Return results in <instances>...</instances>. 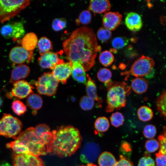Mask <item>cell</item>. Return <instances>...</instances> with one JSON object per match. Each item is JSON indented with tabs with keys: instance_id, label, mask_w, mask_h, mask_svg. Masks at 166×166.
<instances>
[{
	"instance_id": "cell-1",
	"label": "cell",
	"mask_w": 166,
	"mask_h": 166,
	"mask_svg": "<svg viewBox=\"0 0 166 166\" xmlns=\"http://www.w3.org/2000/svg\"><path fill=\"white\" fill-rule=\"evenodd\" d=\"M62 45L68 61L80 63L85 72L94 66L97 53L101 49L93 30L85 26L74 30Z\"/></svg>"
},
{
	"instance_id": "cell-2",
	"label": "cell",
	"mask_w": 166,
	"mask_h": 166,
	"mask_svg": "<svg viewBox=\"0 0 166 166\" xmlns=\"http://www.w3.org/2000/svg\"><path fill=\"white\" fill-rule=\"evenodd\" d=\"M52 132L53 137L47 153L66 157L73 154L80 147L81 137L77 128L70 125L62 126Z\"/></svg>"
},
{
	"instance_id": "cell-3",
	"label": "cell",
	"mask_w": 166,
	"mask_h": 166,
	"mask_svg": "<svg viewBox=\"0 0 166 166\" xmlns=\"http://www.w3.org/2000/svg\"><path fill=\"white\" fill-rule=\"evenodd\" d=\"M107 88V102L105 111L113 112L124 107L126 97L131 93L130 87L124 81H113L111 80L105 84Z\"/></svg>"
},
{
	"instance_id": "cell-4",
	"label": "cell",
	"mask_w": 166,
	"mask_h": 166,
	"mask_svg": "<svg viewBox=\"0 0 166 166\" xmlns=\"http://www.w3.org/2000/svg\"><path fill=\"white\" fill-rule=\"evenodd\" d=\"M16 139L21 141L27 147L30 154L38 157L47 153L45 144L37 135L33 127H30L21 132Z\"/></svg>"
},
{
	"instance_id": "cell-5",
	"label": "cell",
	"mask_w": 166,
	"mask_h": 166,
	"mask_svg": "<svg viewBox=\"0 0 166 166\" xmlns=\"http://www.w3.org/2000/svg\"><path fill=\"white\" fill-rule=\"evenodd\" d=\"M30 0H0V22L16 16L29 5Z\"/></svg>"
},
{
	"instance_id": "cell-6",
	"label": "cell",
	"mask_w": 166,
	"mask_h": 166,
	"mask_svg": "<svg viewBox=\"0 0 166 166\" xmlns=\"http://www.w3.org/2000/svg\"><path fill=\"white\" fill-rule=\"evenodd\" d=\"M22 126V122L17 117L4 113L0 120V135L15 139Z\"/></svg>"
},
{
	"instance_id": "cell-7",
	"label": "cell",
	"mask_w": 166,
	"mask_h": 166,
	"mask_svg": "<svg viewBox=\"0 0 166 166\" xmlns=\"http://www.w3.org/2000/svg\"><path fill=\"white\" fill-rule=\"evenodd\" d=\"M154 65L152 58L143 55L133 63L128 72L136 77H148L152 73Z\"/></svg>"
},
{
	"instance_id": "cell-8",
	"label": "cell",
	"mask_w": 166,
	"mask_h": 166,
	"mask_svg": "<svg viewBox=\"0 0 166 166\" xmlns=\"http://www.w3.org/2000/svg\"><path fill=\"white\" fill-rule=\"evenodd\" d=\"M58 82L52 73H45L35 81V85L39 93L51 96L56 93Z\"/></svg>"
},
{
	"instance_id": "cell-9",
	"label": "cell",
	"mask_w": 166,
	"mask_h": 166,
	"mask_svg": "<svg viewBox=\"0 0 166 166\" xmlns=\"http://www.w3.org/2000/svg\"><path fill=\"white\" fill-rule=\"evenodd\" d=\"M0 33L5 38H12L16 41L23 37L25 30L23 23L19 22L4 25L1 29Z\"/></svg>"
},
{
	"instance_id": "cell-10",
	"label": "cell",
	"mask_w": 166,
	"mask_h": 166,
	"mask_svg": "<svg viewBox=\"0 0 166 166\" xmlns=\"http://www.w3.org/2000/svg\"><path fill=\"white\" fill-rule=\"evenodd\" d=\"M100 152V148L97 144L94 142L87 143L81 149L80 159L84 163L92 164L97 160Z\"/></svg>"
},
{
	"instance_id": "cell-11",
	"label": "cell",
	"mask_w": 166,
	"mask_h": 166,
	"mask_svg": "<svg viewBox=\"0 0 166 166\" xmlns=\"http://www.w3.org/2000/svg\"><path fill=\"white\" fill-rule=\"evenodd\" d=\"M14 166H44L38 157L30 154H16L13 156Z\"/></svg>"
},
{
	"instance_id": "cell-12",
	"label": "cell",
	"mask_w": 166,
	"mask_h": 166,
	"mask_svg": "<svg viewBox=\"0 0 166 166\" xmlns=\"http://www.w3.org/2000/svg\"><path fill=\"white\" fill-rule=\"evenodd\" d=\"M33 51H28L22 46H17L10 50L9 57L10 60L15 64H21L27 60L30 62L32 59Z\"/></svg>"
},
{
	"instance_id": "cell-13",
	"label": "cell",
	"mask_w": 166,
	"mask_h": 166,
	"mask_svg": "<svg viewBox=\"0 0 166 166\" xmlns=\"http://www.w3.org/2000/svg\"><path fill=\"white\" fill-rule=\"evenodd\" d=\"M34 88L33 86L27 81L20 80L13 83L10 95L11 96L19 99H23L33 93Z\"/></svg>"
},
{
	"instance_id": "cell-14",
	"label": "cell",
	"mask_w": 166,
	"mask_h": 166,
	"mask_svg": "<svg viewBox=\"0 0 166 166\" xmlns=\"http://www.w3.org/2000/svg\"><path fill=\"white\" fill-rule=\"evenodd\" d=\"M72 66L71 63L64 62L57 65L51 73L58 82L65 84L71 74Z\"/></svg>"
},
{
	"instance_id": "cell-15",
	"label": "cell",
	"mask_w": 166,
	"mask_h": 166,
	"mask_svg": "<svg viewBox=\"0 0 166 166\" xmlns=\"http://www.w3.org/2000/svg\"><path fill=\"white\" fill-rule=\"evenodd\" d=\"M38 62L42 68L52 70L57 65L64 62L63 59L59 58L57 53L50 51L41 55Z\"/></svg>"
},
{
	"instance_id": "cell-16",
	"label": "cell",
	"mask_w": 166,
	"mask_h": 166,
	"mask_svg": "<svg viewBox=\"0 0 166 166\" xmlns=\"http://www.w3.org/2000/svg\"><path fill=\"white\" fill-rule=\"evenodd\" d=\"M122 18V15L118 12H105L102 18L104 27L110 31L115 30L120 25Z\"/></svg>"
},
{
	"instance_id": "cell-17",
	"label": "cell",
	"mask_w": 166,
	"mask_h": 166,
	"mask_svg": "<svg viewBox=\"0 0 166 166\" xmlns=\"http://www.w3.org/2000/svg\"><path fill=\"white\" fill-rule=\"evenodd\" d=\"M125 23L129 30L133 32L139 30L143 25L141 16L137 13L134 12L129 13L127 15Z\"/></svg>"
},
{
	"instance_id": "cell-18",
	"label": "cell",
	"mask_w": 166,
	"mask_h": 166,
	"mask_svg": "<svg viewBox=\"0 0 166 166\" xmlns=\"http://www.w3.org/2000/svg\"><path fill=\"white\" fill-rule=\"evenodd\" d=\"M30 70L29 67L24 64L18 65L12 70L11 75L10 82L12 84L27 77Z\"/></svg>"
},
{
	"instance_id": "cell-19",
	"label": "cell",
	"mask_w": 166,
	"mask_h": 166,
	"mask_svg": "<svg viewBox=\"0 0 166 166\" xmlns=\"http://www.w3.org/2000/svg\"><path fill=\"white\" fill-rule=\"evenodd\" d=\"M111 7L108 0H92L89 2L88 9L94 13L101 14L109 11Z\"/></svg>"
},
{
	"instance_id": "cell-20",
	"label": "cell",
	"mask_w": 166,
	"mask_h": 166,
	"mask_svg": "<svg viewBox=\"0 0 166 166\" xmlns=\"http://www.w3.org/2000/svg\"><path fill=\"white\" fill-rule=\"evenodd\" d=\"M85 72L84 68L80 63L75 62L72 63L71 74L75 81L86 84L87 78Z\"/></svg>"
},
{
	"instance_id": "cell-21",
	"label": "cell",
	"mask_w": 166,
	"mask_h": 166,
	"mask_svg": "<svg viewBox=\"0 0 166 166\" xmlns=\"http://www.w3.org/2000/svg\"><path fill=\"white\" fill-rule=\"evenodd\" d=\"M38 42V38L34 33L26 34L21 41L22 46L28 51H32L36 47Z\"/></svg>"
},
{
	"instance_id": "cell-22",
	"label": "cell",
	"mask_w": 166,
	"mask_h": 166,
	"mask_svg": "<svg viewBox=\"0 0 166 166\" xmlns=\"http://www.w3.org/2000/svg\"><path fill=\"white\" fill-rule=\"evenodd\" d=\"M149 83L143 77H136L133 79L131 82V87L135 93L141 94L146 92L148 90Z\"/></svg>"
},
{
	"instance_id": "cell-23",
	"label": "cell",
	"mask_w": 166,
	"mask_h": 166,
	"mask_svg": "<svg viewBox=\"0 0 166 166\" xmlns=\"http://www.w3.org/2000/svg\"><path fill=\"white\" fill-rule=\"evenodd\" d=\"M26 104L33 110L32 113L35 115L36 114L37 111L40 109L42 106V99L39 95L32 93L28 97Z\"/></svg>"
},
{
	"instance_id": "cell-24",
	"label": "cell",
	"mask_w": 166,
	"mask_h": 166,
	"mask_svg": "<svg viewBox=\"0 0 166 166\" xmlns=\"http://www.w3.org/2000/svg\"><path fill=\"white\" fill-rule=\"evenodd\" d=\"M87 75V82L86 84V92L87 96L94 101L99 103L102 102V100L98 96L97 91V88L95 81L92 80L88 74Z\"/></svg>"
},
{
	"instance_id": "cell-25",
	"label": "cell",
	"mask_w": 166,
	"mask_h": 166,
	"mask_svg": "<svg viewBox=\"0 0 166 166\" xmlns=\"http://www.w3.org/2000/svg\"><path fill=\"white\" fill-rule=\"evenodd\" d=\"M7 148L12 149L16 154H30L28 148L19 140L16 139L14 141L7 143Z\"/></svg>"
},
{
	"instance_id": "cell-26",
	"label": "cell",
	"mask_w": 166,
	"mask_h": 166,
	"mask_svg": "<svg viewBox=\"0 0 166 166\" xmlns=\"http://www.w3.org/2000/svg\"><path fill=\"white\" fill-rule=\"evenodd\" d=\"M117 162L113 155L107 152L102 153L99 156L98 159L99 166H115Z\"/></svg>"
},
{
	"instance_id": "cell-27",
	"label": "cell",
	"mask_w": 166,
	"mask_h": 166,
	"mask_svg": "<svg viewBox=\"0 0 166 166\" xmlns=\"http://www.w3.org/2000/svg\"><path fill=\"white\" fill-rule=\"evenodd\" d=\"M157 110L166 120V90L163 91L156 101Z\"/></svg>"
},
{
	"instance_id": "cell-28",
	"label": "cell",
	"mask_w": 166,
	"mask_h": 166,
	"mask_svg": "<svg viewBox=\"0 0 166 166\" xmlns=\"http://www.w3.org/2000/svg\"><path fill=\"white\" fill-rule=\"evenodd\" d=\"M137 115L140 120L146 122L149 121L152 119L153 113L150 108L145 105H143L140 106L138 109Z\"/></svg>"
},
{
	"instance_id": "cell-29",
	"label": "cell",
	"mask_w": 166,
	"mask_h": 166,
	"mask_svg": "<svg viewBox=\"0 0 166 166\" xmlns=\"http://www.w3.org/2000/svg\"><path fill=\"white\" fill-rule=\"evenodd\" d=\"M37 45L38 50L41 55L49 52L53 49L51 42L45 37L41 38L38 41Z\"/></svg>"
},
{
	"instance_id": "cell-30",
	"label": "cell",
	"mask_w": 166,
	"mask_h": 166,
	"mask_svg": "<svg viewBox=\"0 0 166 166\" xmlns=\"http://www.w3.org/2000/svg\"><path fill=\"white\" fill-rule=\"evenodd\" d=\"M109 120L105 117H98L94 123V127L96 130L100 132L107 131L109 128Z\"/></svg>"
},
{
	"instance_id": "cell-31",
	"label": "cell",
	"mask_w": 166,
	"mask_h": 166,
	"mask_svg": "<svg viewBox=\"0 0 166 166\" xmlns=\"http://www.w3.org/2000/svg\"><path fill=\"white\" fill-rule=\"evenodd\" d=\"M99 59L100 63L103 65L107 67L113 63L114 60V57L111 52L105 50L100 54Z\"/></svg>"
},
{
	"instance_id": "cell-32",
	"label": "cell",
	"mask_w": 166,
	"mask_h": 166,
	"mask_svg": "<svg viewBox=\"0 0 166 166\" xmlns=\"http://www.w3.org/2000/svg\"><path fill=\"white\" fill-rule=\"evenodd\" d=\"M92 19V15L90 10L88 9L82 11L79 14L78 18L76 20V24L87 25L90 23Z\"/></svg>"
},
{
	"instance_id": "cell-33",
	"label": "cell",
	"mask_w": 166,
	"mask_h": 166,
	"mask_svg": "<svg viewBox=\"0 0 166 166\" xmlns=\"http://www.w3.org/2000/svg\"><path fill=\"white\" fill-rule=\"evenodd\" d=\"M97 77L100 82L105 84L111 80L112 73L110 70L108 69L101 68L97 73Z\"/></svg>"
},
{
	"instance_id": "cell-34",
	"label": "cell",
	"mask_w": 166,
	"mask_h": 166,
	"mask_svg": "<svg viewBox=\"0 0 166 166\" xmlns=\"http://www.w3.org/2000/svg\"><path fill=\"white\" fill-rule=\"evenodd\" d=\"M94 101L88 96H84L82 97L79 101L81 108L85 111L91 109L94 107Z\"/></svg>"
},
{
	"instance_id": "cell-35",
	"label": "cell",
	"mask_w": 166,
	"mask_h": 166,
	"mask_svg": "<svg viewBox=\"0 0 166 166\" xmlns=\"http://www.w3.org/2000/svg\"><path fill=\"white\" fill-rule=\"evenodd\" d=\"M11 108L13 112L18 116L23 115L26 111V107L24 103L19 100L14 101Z\"/></svg>"
},
{
	"instance_id": "cell-36",
	"label": "cell",
	"mask_w": 166,
	"mask_h": 166,
	"mask_svg": "<svg viewBox=\"0 0 166 166\" xmlns=\"http://www.w3.org/2000/svg\"><path fill=\"white\" fill-rule=\"evenodd\" d=\"M112 36L111 31L104 27L99 29L97 32V36L98 39L102 43L107 42Z\"/></svg>"
},
{
	"instance_id": "cell-37",
	"label": "cell",
	"mask_w": 166,
	"mask_h": 166,
	"mask_svg": "<svg viewBox=\"0 0 166 166\" xmlns=\"http://www.w3.org/2000/svg\"><path fill=\"white\" fill-rule=\"evenodd\" d=\"M110 119L112 125L115 127H118L122 125L124 121V116L119 112L113 113L110 116Z\"/></svg>"
},
{
	"instance_id": "cell-38",
	"label": "cell",
	"mask_w": 166,
	"mask_h": 166,
	"mask_svg": "<svg viewBox=\"0 0 166 166\" xmlns=\"http://www.w3.org/2000/svg\"><path fill=\"white\" fill-rule=\"evenodd\" d=\"M129 42L128 38L125 37H118L112 40V45L115 49H120L126 45Z\"/></svg>"
},
{
	"instance_id": "cell-39",
	"label": "cell",
	"mask_w": 166,
	"mask_h": 166,
	"mask_svg": "<svg viewBox=\"0 0 166 166\" xmlns=\"http://www.w3.org/2000/svg\"><path fill=\"white\" fill-rule=\"evenodd\" d=\"M67 21L63 18L54 19L52 21V29L55 31H58L64 29L66 27Z\"/></svg>"
},
{
	"instance_id": "cell-40",
	"label": "cell",
	"mask_w": 166,
	"mask_h": 166,
	"mask_svg": "<svg viewBox=\"0 0 166 166\" xmlns=\"http://www.w3.org/2000/svg\"><path fill=\"white\" fill-rule=\"evenodd\" d=\"M143 134L144 137L148 139H152L154 138L156 133V127L152 124H148L144 128Z\"/></svg>"
},
{
	"instance_id": "cell-41",
	"label": "cell",
	"mask_w": 166,
	"mask_h": 166,
	"mask_svg": "<svg viewBox=\"0 0 166 166\" xmlns=\"http://www.w3.org/2000/svg\"><path fill=\"white\" fill-rule=\"evenodd\" d=\"M145 147L148 152H154L158 149L159 147V142L156 139H150L146 142Z\"/></svg>"
},
{
	"instance_id": "cell-42",
	"label": "cell",
	"mask_w": 166,
	"mask_h": 166,
	"mask_svg": "<svg viewBox=\"0 0 166 166\" xmlns=\"http://www.w3.org/2000/svg\"><path fill=\"white\" fill-rule=\"evenodd\" d=\"M154 160L150 156L148 153H145V156L139 160L138 166H155Z\"/></svg>"
},
{
	"instance_id": "cell-43",
	"label": "cell",
	"mask_w": 166,
	"mask_h": 166,
	"mask_svg": "<svg viewBox=\"0 0 166 166\" xmlns=\"http://www.w3.org/2000/svg\"><path fill=\"white\" fill-rule=\"evenodd\" d=\"M158 139L160 148L159 151L166 156V135H160Z\"/></svg>"
},
{
	"instance_id": "cell-44",
	"label": "cell",
	"mask_w": 166,
	"mask_h": 166,
	"mask_svg": "<svg viewBox=\"0 0 166 166\" xmlns=\"http://www.w3.org/2000/svg\"><path fill=\"white\" fill-rule=\"evenodd\" d=\"M156 166H166V156L160 152L155 154Z\"/></svg>"
},
{
	"instance_id": "cell-45",
	"label": "cell",
	"mask_w": 166,
	"mask_h": 166,
	"mask_svg": "<svg viewBox=\"0 0 166 166\" xmlns=\"http://www.w3.org/2000/svg\"><path fill=\"white\" fill-rule=\"evenodd\" d=\"M35 132L38 135L46 131H50L49 127L45 124H41L37 125L34 128Z\"/></svg>"
},
{
	"instance_id": "cell-46",
	"label": "cell",
	"mask_w": 166,
	"mask_h": 166,
	"mask_svg": "<svg viewBox=\"0 0 166 166\" xmlns=\"http://www.w3.org/2000/svg\"><path fill=\"white\" fill-rule=\"evenodd\" d=\"M115 166H133L131 162L124 157L123 156H121L120 160L117 162Z\"/></svg>"
},
{
	"instance_id": "cell-47",
	"label": "cell",
	"mask_w": 166,
	"mask_h": 166,
	"mask_svg": "<svg viewBox=\"0 0 166 166\" xmlns=\"http://www.w3.org/2000/svg\"><path fill=\"white\" fill-rule=\"evenodd\" d=\"M3 100L2 97L0 94V108L2 105Z\"/></svg>"
},
{
	"instance_id": "cell-48",
	"label": "cell",
	"mask_w": 166,
	"mask_h": 166,
	"mask_svg": "<svg viewBox=\"0 0 166 166\" xmlns=\"http://www.w3.org/2000/svg\"><path fill=\"white\" fill-rule=\"evenodd\" d=\"M0 166H13L7 163H5L2 164Z\"/></svg>"
},
{
	"instance_id": "cell-49",
	"label": "cell",
	"mask_w": 166,
	"mask_h": 166,
	"mask_svg": "<svg viewBox=\"0 0 166 166\" xmlns=\"http://www.w3.org/2000/svg\"><path fill=\"white\" fill-rule=\"evenodd\" d=\"M163 129L164 134L166 135V125L163 127Z\"/></svg>"
},
{
	"instance_id": "cell-50",
	"label": "cell",
	"mask_w": 166,
	"mask_h": 166,
	"mask_svg": "<svg viewBox=\"0 0 166 166\" xmlns=\"http://www.w3.org/2000/svg\"><path fill=\"white\" fill-rule=\"evenodd\" d=\"M91 166V163H90V164H87L86 166L80 165V166Z\"/></svg>"
},
{
	"instance_id": "cell-51",
	"label": "cell",
	"mask_w": 166,
	"mask_h": 166,
	"mask_svg": "<svg viewBox=\"0 0 166 166\" xmlns=\"http://www.w3.org/2000/svg\"><path fill=\"white\" fill-rule=\"evenodd\" d=\"M91 166H97V165L92 164H91Z\"/></svg>"
}]
</instances>
